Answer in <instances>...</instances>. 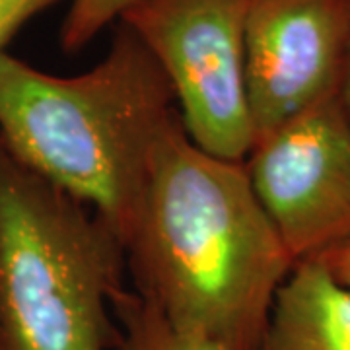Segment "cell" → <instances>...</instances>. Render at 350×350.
<instances>
[{"label": "cell", "instance_id": "obj_11", "mask_svg": "<svg viewBox=\"0 0 350 350\" xmlns=\"http://www.w3.org/2000/svg\"><path fill=\"white\" fill-rule=\"evenodd\" d=\"M327 267V271L337 278L340 284L350 288V241L337 245L317 257Z\"/></svg>", "mask_w": 350, "mask_h": 350}, {"label": "cell", "instance_id": "obj_10", "mask_svg": "<svg viewBox=\"0 0 350 350\" xmlns=\"http://www.w3.org/2000/svg\"><path fill=\"white\" fill-rule=\"evenodd\" d=\"M63 0H0V53L39 14Z\"/></svg>", "mask_w": 350, "mask_h": 350}, {"label": "cell", "instance_id": "obj_2", "mask_svg": "<svg viewBox=\"0 0 350 350\" xmlns=\"http://www.w3.org/2000/svg\"><path fill=\"white\" fill-rule=\"evenodd\" d=\"M177 115L174 90L123 22L100 63L76 76L0 53V142L18 162L90 206L125 243L154 144Z\"/></svg>", "mask_w": 350, "mask_h": 350}, {"label": "cell", "instance_id": "obj_1", "mask_svg": "<svg viewBox=\"0 0 350 350\" xmlns=\"http://www.w3.org/2000/svg\"><path fill=\"white\" fill-rule=\"evenodd\" d=\"M123 247L138 296L224 350H255L294 269L243 162L202 150L179 113L154 144Z\"/></svg>", "mask_w": 350, "mask_h": 350}, {"label": "cell", "instance_id": "obj_5", "mask_svg": "<svg viewBox=\"0 0 350 350\" xmlns=\"http://www.w3.org/2000/svg\"><path fill=\"white\" fill-rule=\"evenodd\" d=\"M243 167L294 265L350 241V117L340 94L255 138Z\"/></svg>", "mask_w": 350, "mask_h": 350}, {"label": "cell", "instance_id": "obj_9", "mask_svg": "<svg viewBox=\"0 0 350 350\" xmlns=\"http://www.w3.org/2000/svg\"><path fill=\"white\" fill-rule=\"evenodd\" d=\"M138 0H70L61 25V47L64 53H78L88 47L103 29L115 25Z\"/></svg>", "mask_w": 350, "mask_h": 350}, {"label": "cell", "instance_id": "obj_4", "mask_svg": "<svg viewBox=\"0 0 350 350\" xmlns=\"http://www.w3.org/2000/svg\"><path fill=\"white\" fill-rule=\"evenodd\" d=\"M250 0H138L126 24L158 61L187 135L202 150L243 162L253 144L245 88Z\"/></svg>", "mask_w": 350, "mask_h": 350}, {"label": "cell", "instance_id": "obj_8", "mask_svg": "<svg viewBox=\"0 0 350 350\" xmlns=\"http://www.w3.org/2000/svg\"><path fill=\"white\" fill-rule=\"evenodd\" d=\"M117 350H224L213 340L170 323L135 290L121 288L113 298Z\"/></svg>", "mask_w": 350, "mask_h": 350}, {"label": "cell", "instance_id": "obj_6", "mask_svg": "<svg viewBox=\"0 0 350 350\" xmlns=\"http://www.w3.org/2000/svg\"><path fill=\"white\" fill-rule=\"evenodd\" d=\"M350 0H250L245 88L253 140L340 94Z\"/></svg>", "mask_w": 350, "mask_h": 350}, {"label": "cell", "instance_id": "obj_12", "mask_svg": "<svg viewBox=\"0 0 350 350\" xmlns=\"http://www.w3.org/2000/svg\"><path fill=\"white\" fill-rule=\"evenodd\" d=\"M340 101H342V105H345V109H347L350 117V61L349 66H347L345 80H342V88H340Z\"/></svg>", "mask_w": 350, "mask_h": 350}, {"label": "cell", "instance_id": "obj_7", "mask_svg": "<svg viewBox=\"0 0 350 350\" xmlns=\"http://www.w3.org/2000/svg\"><path fill=\"white\" fill-rule=\"evenodd\" d=\"M255 350H350V288L319 259L296 262Z\"/></svg>", "mask_w": 350, "mask_h": 350}, {"label": "cell", "instance_id": "obj_3", "mask_svg": "<svg viewBox=\"0 0 350 350\" xmlns=\"http://www.w3.org/2000/svg\"><path fill=\"white\" fill-rule=\"evenodd\" d=\"M125 247L0 142V350H117Z\"/></svg>", "mask_w": 350, "mask_h": 350}]
</instances>
